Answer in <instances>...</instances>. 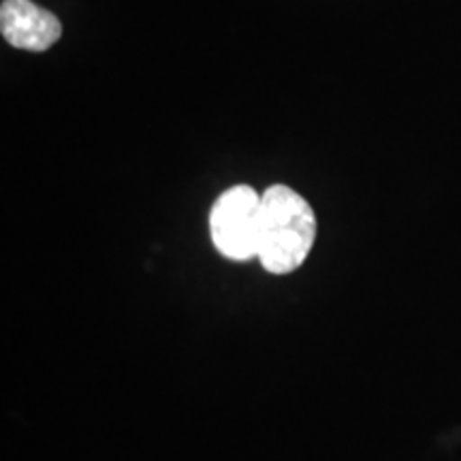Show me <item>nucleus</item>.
Here are the masks:
<instances>
[{"label": "nucleus", "mask_w": 461, "mask_h": 461, "mask_svg": "<svg viewBox=\"0 0 461 461\" xmlns=\"http://www.w3.org/2000/svg\"><path fill=\"white\" fill-rule=\"evenodd\" d=\"M0 31L17 50L45 51L62 37L60 20L32 0H3Z\"/></svg>", "instance_id": "7ed1b4c3"}, {"label": "nucleus", "mask_w": 461, "mask_h": 461, "mask_svg": "<svg viewBox=\"0 0 461 461\" xmlns=\"http://www.w3.org/2000/svg\"><path fill=\"white\" fill-rule=\"evenodd\" d=\"M261 194L248 184L224 190L210 210V235L216 250L230 261L257 258L261 235Z\"/></svg>", "instance_id": "f03ea898"}, {"label": "nucleus", "mask_w": 461, "mask_h": 461, "mask_svg": "<svg viewBox=\"0 0 461 461\" xmlns=\"http://www.w3.org/2000/svg\"><path fill=\"white\" fill-rule=\"evenodd\" d=\"M261 235L257 258L265 272L286 276L302 267L316 241L312 205L286 184H274L261 194Z\"/></svg>", "instance_id": "f257e3e1"}]
</instances>
